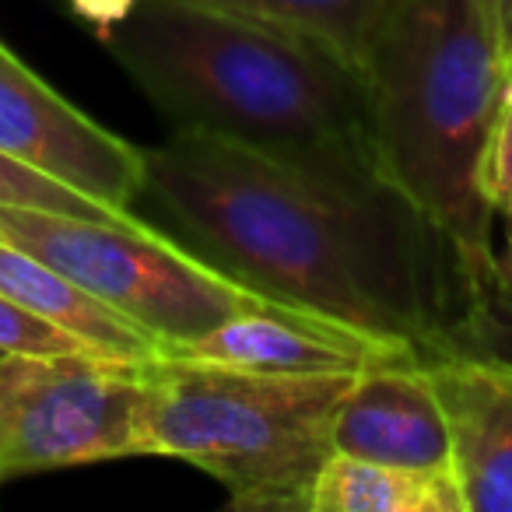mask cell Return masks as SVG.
I'll return each mask as SVG.
<instances>
[{
	"label": "cell",
	"mask_w": 512,
	"mask_h": 512,
	"mask_svg": "<svg viewBox=\"0 0 512 512\" xmlns=\"http://www.w3.org/2000/svg\"><path fill=\"white\" fill-rule=\"evenodd\" d=\"M144 197L193 249L281 306L421 355L477 351L446 235L376 162H313L176 127L144 148Z\"/></svg>",
	"instance_id": "cell-1"
},
{
	"label": "cell",
	"mask_w": 512,
	"mask_h": 512,
	"mask_svg": "<svg viewBox=\"0 0 512 512\" xmlns=\"http://www.w3.org/2000/svg\"><path fill=\"white\" fill-rule=\"evenodd\" d=\"M369 120L383 176L446 235L470 285L484 351L509 299L481 158L505 102L495 0H390L369 57Z\"/></svg>",
	"instance_id": "cell-2"
},
{
	"label": "cell",
	"mask_w": 512,
	"mask_h": 512,
	"mask_svg": "<svg viewBox=\"0 0 512 512\" xmlns=\"http://www.w3.org/2000/svg\"><path fill=\"white\" fill-rule=\"evenodd\" d=\"M106 46L176 127L313 162H376L365 74L306 32L214 0H137Z\"/></svg>",
	"instance_id": "cell-3"
},
{
	"label": "cell",
	"mask_w": 512,
	"mask_h": 512,
	"mask_svg": "<svg viewBox=\"0 0 512 512\" xmlns=\"http://www.w3.org/2000/svg\"><path fill=\"white\" fill-rule=\"evenodd\" d=\"M144 376L141 456L204 470L235 509L309 512L355 372L295 376L158 355Z\"/></svg>",
	"instance_id": "cell-4"
},
{
	"label": "cell",
	"mask_w": 512,
	"mask_h": 512,
	"mask_svg": "<svg viewBox=\"0 0 512 512\" xmlns=\"http://www.w3.org/2000/svg\"><path fill=\"white\" fill-rule=\"evenodd\" d=\"M0 239L43 256L109 309L148 330L158 341V355L207 334L235 313L281 306L148 221L116 225L43 207L0 204Z\"/></svg>",
	"instance_id": "cell-5"
},
{
	"label": "cell",
	"mask_w": 512,
	"mask_h": 512,
	"mask_svg": "<svg viewBox=\"0 0 512 512\" xmlns=\"http://www.w3.org/2000/svg\"><path fill=\"white\" fill-rule=\"evenodd\" d=\"M144 365L99 351L0 355V484L141 456Z\"/></svg>",
	"instance_id": "cell-6"
},
{
	"label": "cell",
	"mask_w": 512,
	"mask_h": 512,
	"mask_svg": "<svg viewBox=\"0 0 512 512\" xmlns=\"http://www.w3.org/2000/svg\"><path fill=\"white\" fill-rule=\"evenodd\" d=\"M0 151L116 207H130L144 193V148L71 106L4 43Z\"/></svg>",
	"instance_id": "cell-7"
},
{
	"label": "cell",
	"mask_w": 512,
	"mask_h": 512,
	"mask_svg": "<svg viewBox=\"0 0 512 512\" xmlns=\"http://www.w3.org/2000/svg\"><path fill=\"white\" fill-rule=\"evenodd\" d=\"M334 453L418 470H453V442L425 355L379 358L355 372L334 414Z\"/></svg>",
	"instance_id": "cell-8"
},
{
	"label": "cell",
	"mask_w": 512,
	"mask_h": 512,
	"mask_svg": "<svg viewBox=\"0 0 512 512\" xmlns=\"http://www.w3.org/2000/svg\"><path fill=\"white\" fill-rule=\"evenodd\" d=\"M425 365L449 421L463 512H512V358L435 351Z\"/></svg>",
	"instance_id": "cell-9"
},
{
	"label": "cell",
	"mask_w": 512,
	"mask_h": 512,
	"mask_svg": "<svg viewBox=\"0 0 512 512\" xmlns=\"http://www.w3.org/2000/svg\"><path fill=\"white\" fill-rule=\"evenodd\" d=\"M162 355L235 365V369L253 372L316 376V372H362L365 365L379 362V358L421 355V351L411 344L379 341V337L323 320V316L302 313V309L271 306L228 316L207 334L172 344Z\"/></svg>",
	"instance_id": "cell-10"
},
{
	"label": "cell",
	"mask_w": 512,
	"mask_h": 512,
	"mask_svg": "<svg viewBox=\"0 0 512 512\" xmlns=\"http://www.w3.org/2000/svg\"><path fill=\"white\" fill-rule=\"evenodd\" d=\"M0 295H8L29 313L43 316L46 323L67 330L74 341L99 355L130 358V362H151L158 358V341L109 309L102 299H95L88 288H81L74 278L46 264L43 256L0 239Z\"/></svg>",
	"instance_id": "cell-11"
},
{
	"label": "cell",
	"mask_w": 512,
	"mask_h": 512,
	"mask_svg": "<svg viewBox=\"0 0 512 512\" xmlns=\"http://www.w3.org/2000/svg\"><path fill=\"white\" fill-rule=\"evenodd\" d=\"M309 512H463V495L453 470L330 453L313 481Z\"/></svg>",
	"instance_id": "cell-12"
},
{
	"label": "cell",
	"mask_w": 512,
	"mask_h": 512,
	"mask_svg": "<svg viewBox=\"0 0 512 512\" xmlns=\"http://www.w3.org/2000/svg\"><path fill=\"white\" fill-rule=\"evenodd\" d=\"M214 4L306 32V36L327 43L334 53H341L362 74L372 36L390 8V0H214Z\"/></svg>",
	"instance_id": "cell-13"
},
{
	"label": "cell",
	"mask_w": 512,
	"mask_h": 512,
	"mask_svg": "<svg viewBox=\"0 0 512 512\" xmlns=\"http://www.w3.org/2000/svg\"><path fill=\"white\" fill-rule=\"evenodd\" d=\"M0 204H18V207H43V211H64L81 214V218H99L116 221V225H144L130 207H116L106 200L81 193L74 186L60 183V179L46 176V172L32 169V165L18 162V158L0 151Z\"/></svg>",
	"instance_id": "cell-14"
},
{
	"label": "cell",
	"mask_w": 512,
	"mask_h": 512,
	"mask_svg": "<svg viewBox=\"0 0 512 512\" xmlns=\"http://www.w3.org/2000/svg\"><path fill=\"white\" fill-rule=\"evenodd\" d=\"M60 351H92L74 341L67 330L29 313L8 295H0V355H60Z\"/></svg>",
	"instance_id": "cell-15"
},
{
	"label": "cell",
	"mask_w": 512,
	"mask_h": 512,
	"mask_svg": "<svg viewBox=\"0 0 512 512\" xmlns=\"http://www.w3.org/2000/svg\"><path fill=\"white\" fill-rule=\"evenodd\" d=\"M481 193L491 211L512 207V99L502 102L481 158Z\"/></svg>",
	"instance_id": "cell-16"
},
{
	"label": "cell",
	"mask_w": 512,
	"mask_h": 512,
	"mask_svg": "<svg viewBox=\"0 0 512 512\" xmlns=\"http://www.w3.org/2000/svg\"><path fill=\"white\" fill-rule=\"evenodd\" d=\"M71 8H74V15L85 18L95 29V36L106 43V39L134 15L137 0H71Z\"/></svg>",
	"instance_id": "cell-17"
},
{
	"label": "cell",
	"mask_w": 512,
	"mask_h": 512,
	"mask_svg": "<svg viewBox=\"0 0 512 512\" xmlns=\"http://www.w3.org/2000/svg\"><path fill=\"white\" fill-rule=\"evenodd\" d=\"M495 18H498V32H502L505 64H509V57H512V0H495Z\"/></svg>",
	"instance_id": "cell-18"
},
{
	"label": "cell",
	"mask_w": 512,
	"mask_h": 512,
	"mask_svg": "<svg viewBox=\"0 0 512 512\" xmlns=\"http://www.w3.org/2000/svg\"><path fill=\"white\" fill-rule=\"evenodd\" d=\"M505 221V256H502V278H505V292H509L512 299V207H505V211H498Z\"/></svg>",
	"instance_id": "cell-19"
},
{
	"label": "cell",
	"mask_w": 512,
	"mask_h": 512,
	"mask_svg": "<svg viewBox=\"0 0 512 512\" xmlns=\"http://www.w3.org/2000/svg\"><path fill=\"white\" fill-rule=\"evenodd\" d=\"M505 99H512V57L505 64Z\"/></svg>",
	"instance_id": "cell-20"
}]
</instances>
